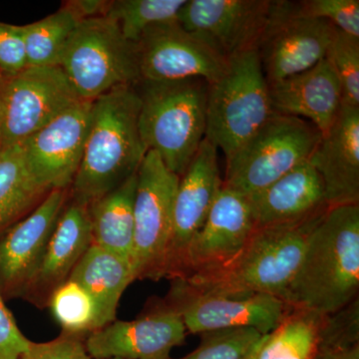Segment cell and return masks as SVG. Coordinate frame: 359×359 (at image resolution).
I'll use <instances>...</instances> for the list:
<instances>
[{"label": "cell", "instance_id": "f35d334b", "mask_svg": "<svg viewBox=\"0 0 359 359\" xmlns=\"http://www.w3.org/2000/svg\"><path fill=\"white\" fill-rule=\"evenodd\" d=\"M262 339H263V337H262ZM261 340H259V344H257V346L252 349V351H250V353L248 354L247 356H245V359H256L257 347H259V344H261Z\"/></svg>", "mask_w": 359, "mask_h": 359}, {"label": "cell", "instance_id": "44dd1931", "mask_svg": "<svg viewBox=\"0 0 359 359\" xmlns=\"http://www.w3.org/2000/svg\"><path fill=\"white\" fill-rule=\"evenodd\" d=\"M269 92L276 113L309 119L321 135L332 126L344 103L341 85L327 58L269 84Z\"/></svg>", "mask_w": 359, "mask_h": 359}, {"label": "cell", "instance_id": "ac0fdd59", "mask_svg": "<svg viewBox=\"0 0 359 359\" xmlns=\"http://www.w3.org/2000/svg\"><path fill=\"white\" fill-rule=\"evenodd\" d=\"M68 199L69 189H54L0 237V294L4 301L22 299Z\"/></svg>", "mask_w": 359, "mask_h": 359}, {"label": "cell", "instance_id": "e0dca14e", "mask_svg": "<svg viewBox=\"0 0 359 359\" xmlns=\"http://www.w3.org/2000/svg\"><path fill=\"white\" fill-rule=\"evenodd\" d=\"M222 187L218 148L205 138L180 178L165 278L173 280L178 276L187 250L204 226Z\"/></svg>", "mask_w": 359, "mask_h": 359}, {"label": "cell", "instance_id": "ab89813d", "mask_svg": "<svg viewBox=\"0 0 359 359\" xmlns=\"http://www.w3.org/2000/svg\"><path fill=\"white\" fill-rule=\"evenodd\" d=\"M4 150L1 146V128H0V151Z\"/></svg>", "mask_w": 359, "mask_h": 359}, {"label": "cell", "instance_id": "3957f363", "mask_svg": "<svg viewBox=\"0 0 359 359\" xmlns=\"http://www.w3.org/2000/svg\"><path fill=\"white\" fill-rule=\"evenodd\" d=\"M327 211L292 223L257 226L244 250L230 264L180 280L201 292L264 294L283 301L309 236Z\"/></svg>", "mask_w": 359, "mask_h": 359}, {"label": "cell", "instance_id": "7a4b0ae2", "mask_svg": "<svg viewBox=\"0 0 359 359\" xmlns=\"http://www.w3.org/2000/svg\"><path fill=\"white\" fill-rule=\"evenodd\" d=\"M141 100L136 86L99 97L83 157L69 188L70 199L89 205L137 173L148 152L139 131Z\"/></svg>", "mask_w": 359, "mask_h": 359}, {"label": "cell", "instance_id": "52a82bcc", "mask_svg": "<svg viewBox=\"0 0 359 359\" xmlns=\"http://www.w3.org/2000/svg\"><path fill=\"white\" fill-rule=\"evenodd\" d=\"M321 138L311 123L276 113L230 159L223 187L245 197L308 162Z\"/></svg>", "mask_w": 359, "mask_h": 359}, {"label": "cell", "instance_id": "30bf717a", "mask_svg": "<svg viewBox=\"0 0 359 359\" xmlns=\"http://www.w3.org/2000/svg\"><path fill=\"white\" fill-rule=\"evenodd\" d=\"M163 299L181 316L187 332L194 334L254 328L266 335L292 309L275 295L201 292L180 278L171 280V287Z\"/></svg>", "mask_w": 359, "mask_h": 359}, {"label": "cell", "instance_id": "2e32d148", "mask_svg": "<svg viewBox=\"0 0 359 359\" xmlns=\"http://www.w3.org/2000/svg\"><path fill=\"white\" fill-rule=\"evenodd\" d=\"M257 228L249 198L222 187L175 278L211 273L230 264L244 250Z\"/></svg>", "mask_w": 359, "mask_h": 359}, {"label": "cell", "instance_id": "f1b7e54d", "mask_svg": "<svg viewBox=\"0 0 359 359\" xmlns=\"http://www.w3.org/2000/svg\"><path fill=\"white\" fill-rule=\"evenodd\" d=\"M47 309L62 328L70 334L88 335L96 330L95 302L83 287L68 280L55 290Z\"/></svg>", "mask_w": 359, "mask_h": 359}, {"label": "cell", "instance_id": "7c38bea8", "mask_svg": "<svg viewBox=\"0 0 359 359\" xmlns=\"http://www.w3.org/2000/svg\"><path fill=\"white\" fill-rule=\"evenodd\" d=\"M141 81H178L201 78L218 81L229 67L226 59L178 21L147 28L136 43Z\"/></svg>", "mask_w": 359, "mask_h": 359}, {"label": "cell", "instance_id": "5bb4252c", "mask_svg": "<svg viewBox=\"0 0 359 359\" xmlns=\"http://www.w3.org/2000/svg\"><path fill=\"white\" fill-rule=\"evenodd\" d=\"M186 335L181 316L164 299H157L136 320H114L91 332L85 346L91 359H171Z\"/></svg>", "mask_w": 359, "mask_h": 359}, {"label": "cell", "instance_id": "4316f807", "mask_svg": "<svg viewBox=\"0 0 359 359\" xmlns=\"http://www.w3.org/2000/svg\"><path fill=\"white\" fill-rule=\"evenodd\" d=\"M80 20L63 4L59 11L32 25L20 26L28 66H59L66 45Z\"/></svg>", "mask_w": 359, "mask_h": 359}, {"label": "cell", "instance_id": "8992f818", "mask_svg": "<svg viewBox=\"0 0 359 359\" xmlns=\"http://www.w3.org/2000/svg\"><path fill=\"white\" fill-rule=\"evenodd\" d=\"M59 66L84 101L141 81L136 44L125 39L117 23L107 16L78 22Z\"/></svg>", "mask_w": 359, "mask_h": 359}, {"label": "cell", "instance_id": "5b68a950", "mask_svg": "<svg viewBox=\"0 0 359 359\" xmlns=\"http://www.w3.org/2000/svg\"><path fill=\"white\" fill-rule=\"evenodd\" d=\"M275 114L257 48L249 49L209 84L205 138L229 160Z\"/></svg>", "mask_w": 359, "mask_h": 359}, {"label": "cell", "instance_id": "9c48e42d", "mask_svg": "<svg viewBox=\"0 0 359 359\" xmlns=\"http://www.w3.org/2000/svg\"><path fill=\"white\" fill-rule=\"evenodd\" d=\"M82 101L60 66H28L0 85L2 149L32 135Z\"/></svg>", "mask_w": 359, "mask_h": 359}, {"label": "cell", "instance_id": "8fae6325", "mask_svg": "<svg viewBox=\"0 0 359 359\" xmlns=\"http://www.w3.org/2000/svg\"><path fill=\"white\" fill-rule=\"evenodd\" d=\"M335 32L327 20L301 15L295 1H271L268 26L257 48L266 83L318 65L327 57Z\"/></svg>", "mask_w": 359, "mask_h": 359}, {"label": "cell", "instance_id": "9a60e30c", "mask_svg": "<svg viewBox=\"0 0 359 359\" xmlns=\"http://www.w3.org/2000/svg\"><path fill=\"white\" fill-rule=\"evenodd\" d=\"M93 101H80L22 144L26 165L48 190L69 189L88 137Z\"/></svg>", "mask_w": 359, "mask_h": 359}, {"label": "cell", "instance_id": "4dcf8cb0", "mask_svg": "<svg viewBox=\"0 0 359 359\" xmlns=\"http://www.w3.org/2000/svg\"><path fill=\"white\" fill-rule=\"evenodd\" d=\"M341 85L347 105L359 107V39L337 29L327 57Z\"/></svg>", "mask_w": 359, "mask_h": 359}, {"label": "cell", "instance_id": "60d3db41", "mask_svg": "<svg viewBox=\"0 0 359 359\" xmlns=\"http://www.w3.org/2000/svg\"><path fill=\"white\" fill-rule=\"evenodd\" d=\"M4 77L2 76L1 73H0V85H1L2 81H4Z\"/></svg>", "mask_w": 359, "mask_h": 359}, {"label": "cell", "instance_id": "484cf974", "mask_svg": "<svg viewBox=\"0 0 359 359\" xmlns=\"http://www.w3.org/2000/svg\"><path fill=\"white\" fill-rule=\"evenodd\" d=\"M323 316L306 309H292L271 334L264 335L256 359H313L318 353Z\"/></svg>", "mask_w": 359, "mask_h": 359}, {"label": "cell", "instance_id": "1f68e13d", "mask_svg": "<svg viewBox=\"0 0 359 359\" xmlns=\"http://www.w3.org/2000/svg\"><path fill=\"white\" fill-rule=\"evenodd\" d=\"M359 346V299L335 313L325 314L318 332V349Z\"/></svg>", "mask_w": 359, "mask_h": 359}, {"label": "cell", "instance_id": "b9f144b4", "mask_svg": "<svg viewBox=\"0 0 359 359\" xmlns=\"http://www.w3.org/2000/svg\"><path fill=\"white\" fill-rule=\"evenodd\" d=\"M112 359H118V358H112Z\"/></svg>", "mask_w": 359, "mask_h": 359}, {"label": "cell", "instance_id": "d590c367", "mask_svg": "<svg viewBox=\"0 0 359 359\" xmlns=\"http://www.w3.org/2000/svg\"><path fill=\"white\" fill-rule=\"evenodd\" d=\"M30 344L0 294V359H20Z\"/></svg>", "mask_w": 359, "mask_h": 359}, {"label": "cell", "instance_id": "8d00e7d4", "mask_svg": "<svg viewBox=\"0 0 359 359\" xmlns=\"http://www.w3.org/2000/svg\"><path fill=\"white\" fill-rule=\"evenodd\" d=\"M110 1H101V0H75L67 1L65 6L69 7L71 11L76 14L80 20L86 18H99L106 16Z\"/></svg>", "mask_w": 359, "mask_h": 359}, {"label": "cell", "instance_id": "277c9868", "mask_svg": "<svg viewBox=\"0 0 359 359\" xmlns=\"http://www.w3.org/2000/svg\"><path fill=\"white\" fill-rule=\"evenodd\" d=\"M136 87L141 100L142 141L181 178L205 138L209 84L192 78L140 81Z\"/></svg>", "mask_w": 359, "mask_h": 359}, {"label": "cell", "instance_id": "836d02e7", "mask_svg": "<svg viewBox=\"0 0 359 359\" xmlns=\"http://www.w3.org/2000/svg\"><path fill=\"white\" fill-rule=\"evenodd\" d=\"M86 337L61 332L50 341H32L20 359H91L85 346Z\"/></svg>", "mask_w": 359, "mask_h": 359}, {"label": "cell", "instance_id": "d4e9b609", "mask_svg": "<svg viewBox=\"0 0 359 359\" xmlns=\"http://www.w3.org/2000/svg\"><path fill=\"white\" fill-rule=\"evenodd\" d=\"M50 192L33 178L22 146L0 151V237L34 211Z\"/></svg>", "mask_w": 359, "mask_h": 359}, {"label": "cell", "instance_id": "83f0119b", "mask_svg": "<svg viewBox=\"0 0 359 359\" xmlns=\"http://www.w3.org/2000/svg\"><path fill=\"white\" fill-rule=\"evenodd\" d=\"M187 0H116L106 16L119 26L125 39L136 44L147 28L177 20Z\"/></svg>", "mask_w": 359, "mask_h": 359}, {"label": "cell", "instance_id": "6da1fadb", "mask_svg": "<svg viewBox=\"0 0 359 359\" xmlns=\"http://www.w3.org/2000/svg\"><path fill=\"white\" fill-rule=\"evenodd\" d=\"M359 292V205L328 208L309 236L283 302L292 309L330 314Z\"/></svg>", "mask_w": 359, "mask_h": 359}, {"label": "cell", "instance_id": "cb8c5ba5", "mask_svg": "<svg viewBox=\"0 0 359 359\" xmlns=\"http://www.w3.org/2000/svg\"><path fill=\"white\" fill-rule=\"evenodd\" d=\"M136 187L135 173L114 190L88 205L91 245L109 250L131 266Z\"/></svg>", "mask_w": 359, "mask_h": 359}, {"label": "cell", "instance_id": "ba28073f", "mask_svg": "<svg viewBox=\"0 0 359 359\" xmlns=\"http://www.w3.org/2000/svg\"><path fill=\"white\" fill-rule=\"evenodd\" d=\"M179 182L155 151L146 153L137 172L134 201L135 280L165 278Z\"/></svg>", "mask_w": 359, "mask_h": 359}, {"label": "cell", "instance_id": "e575fe53", "mask_svg": "<svg viewBox=\"0 0 359 359\" xmlns=\"http://www.w3.org/2000/svg\"><path fill=\"white\" fill-rule=\"evenodd\" d=\"M28 67L25 40L20 26L0 23V73L13 76Z\"/></svg>", "mask_w": 359, "mask_h": 359}, {"label": "cell", "instance_id": "74e56055", "mask_svg": "<svg viewBox=\"0 0 359 359\" xmlns=\"http://www.w3.org/2000/svg\"><path fill=\"white\" fill-rule=\"evenodd\" d=\"M313 359H359V346L340 349H318Z\"/></svg>", "mask_w": 359, "mask_h": 359}, {"label": "cell", "instance_id": "f546056e", "mask_svg": "<svg viewBox=\"0 0 359 359\" xmlns=\"http://www.w3.org/2000/svg\"><path fill=\"white\" fill-rule=\"evenodd\" d=\"M200 346L180 359H245L264 335L254 328L205 332Z\"/></svg>", "mask_w": 359, "mask_h": 359}, {"label": "cell", "instance_id": "d6986e66", "mask_svg": "<svg viewBox=\"0 0 359 359\" xmlns=\"http://www.w3.org/2000/svg\"><path fill=\"white\" fill-rule=\"evenodd\" d=\"M91 245L88 205L68 199L59 217L41 263L30 280L23 301L47 309L52 294L69 280L73 269Z\"/></svg>", "mask_w": 359, "mask_h": 359}, {"label": "cell", "instance_id": "ffe728a7", "mask_svg": "<svg viewBox=\"0 0 359 359\" xmlns=\"http://www.w3.org/2000/svg\"><path fill=\"white\" fill-rule=\"evenodd\" d=\"M309 163L323 180L330 208L359 205V107L342 103Z\"/></svg>", "mask_w": 359, "mask_h": 359}, {"label": "cell", "instance_id": "7402d4cb", "mask_svg": "<svg viewBox=\"0 0 359 359\" xmlns=\"http://www.w3.org/2000/svg\"><path fill=\"white\" fill-rule=\"evenodd\" d=\"M248 198L257 226L292 223L330 208L323 180L309 161Z\"/></svg>", "mask_w": 359, "mask_h": 359}, {"label": "cell", "instance_id": "d6a6232c", "mask_svg": "<svg viewBox=\"0 0 359 359\" xmlns=\"http://www.w3.org/2000/svg\"><path fill=\"white\" fill-rule=\"evenodd\" d=\"M301 15L332 23L337 29L359 39L358 0H304L295 1Z\"/></svg>", "mask_w": 359, "mask_h": 359}, {"label": "cell", "instance_id": "603a6c76", "mask_svg": "<svg viewBox=\"0 0 359 359\" xmlns=\"http://www.w3.org/2000/svg\"><path fill=\"white\" fill-rule=\"evenodd\" d=\"M69 280L83 287L95 302L98 330L116 320L120 299L135 278L129 262L91 245L73 269Z\"/></svg>", "mask_w": 359, "mask_h": 359}, {"label": "cell", "instance_id": "4fadbf2b", "mask_svg": "<svg viewBox=\"0 0 359 359\" xmlns=\"http://www.w3.org/2000/svg\"><path fill=\"white\" fill-rule=\"evenodd\" d=\"M269 0H187L179 25L230 59L257 48L271 15Z\"/></svg>", "mask_w": 359, "mask_h": 359}]
</instances>
